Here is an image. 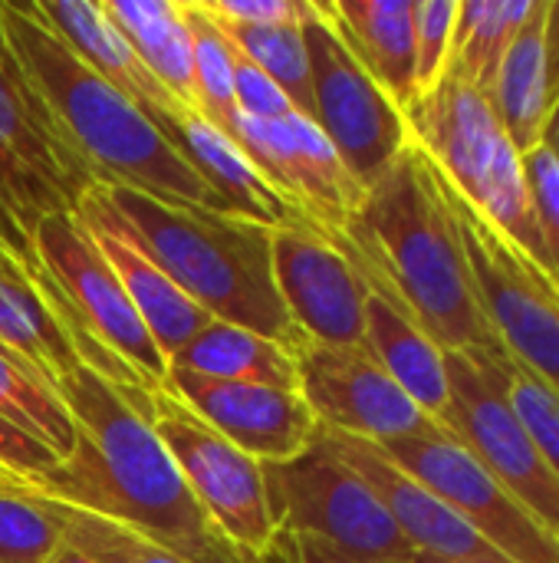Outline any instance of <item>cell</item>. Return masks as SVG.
I'll list each match as a JSON object with an SVG mask.
<instances>
[{
	"label": "cell",
	"instance_id": "1",
	"mask_svg": "<svg viewBox=\"0 0 559 563\" xmlns=\"http://www.w3.org/2000/svg\"><path fill=\"white\" fill-rule=\"evenodd\" d=\"M148 396L76 366L63 386L76 442L30 492L115 521L185 563H264L241 551L191 495L148 419Z\"/></svg>",
	"mask_w": 559,
	"mask_h": 563
},
{
	"label": "cell",
	"instance_id": "2",
	"mask_svg": "<svg viewBox=\"0 0 559 563\" xmlns=\"http://www.w3.org/2000/svg\"><path fill=\"white\" fill-rule=\"evenodd\" d=\"M339 238L359 274L392 294L445 353L507 356L481 310L445 178L415 142L362 191Z\"/></svg>",
	"mask_w": 559,
	"mask_h": 563
},
{
	"label": "cell",
	"instance_id": "3",
	"mask_svg": "<svg viewBox=\"0 0 559 563\" xmlns=\"http://www.w3.org/2000/svg\"><path fill=\"white\" fill-rule=\"evenodd\" d=\"M3 26L16 69L49 106L59 129L102 185L132 188L165 205L227 211L152 119L79 63L36 16L30 0H3Z\"/></svg>",
	"mask_w": 559,
	"mask_h": 563
},
{
	"label": "cell",
	"instance_id": "4",
	"mask_svg": "<svg viewBox=\"0 0 559 563\" xmlns=\"http://www.w3.org/2000/svg\"><path fill=\"white\" fill-rule=\"evenodd\" d=\"M102 198L119 231L211 320L244 327L287 350L306 340L273 280L277 228L231 211L165 205L119 185H102Z\"/></svg>",
	"mask_w": 559,
	"mask_h": 563
},
{
	"label": "cell",
	"instance_id": "5",
	"mask_svg": "<svg viewBox=\"0 0 559 563\" xmlns=\"http://www.w3.org/2000/svg\"><path fill=\"white\" fill-rule=\"evenodd\" d=\"M405 125L455 195L547 271V251L530 211L524 155L511 142L491 96L445 69V76L405 109Z\"/></svg>",
	"mask_w": 559,
	"mask_h": 563
},
{
	"label": "cell",
	"instance_id": "6",
	"mask_svg": "<svg viewBox=\"0 0 559 563\" xmlns=\"http://www.w3.org/2000/svg\"><path fill=\"white\" fill-rule=\"evenodd\" d=\"M36 251L63 294L76 327L72 346L92 373L115 386L158 393L168 379V360L135 313L112 264L99 251L79 214H53L36 228Z\"/></svg>",
	"mask_w": 559,
	"mask_h": 563
},
{
	"label": "cell",
	"instance_id": "7",
	"mask_svg": "<svg viewBox=\"0 0 559 563\" xmlns=\"http://www.w3.org/2000/svg\"><path fill=\"white\" fill-rule=\"evenodd\" d=\"M264 495L277 534L320 538L366 563H412L415 548L402 538L379 495L320 435L290 462H267Z\"/></svg>",
	"mask_w": 559,
	"mask_h": 563
},
{
	"label": "cell",
	"instance_id": "8",
	"mask_svg": "<svg viewBox=\"0 0 559 563\" xmlns=\"http://www.w3.org/2000/svg\"><path fill=\"white\" fill-rule=\"evenodd\" d=\"M445 191L481 310L497 343L559 396V284L455 195L448 181Z\"/></svg>",
	"mask_w": 559,
	"mask_h": 563
},
{
	"label": "cell",
	"instance_id": "9",
	"mask_svg": "<svg viewBox=\"0 0 559 563\" xmlns=\"http://www.w3.org/2000/svg\"><path fill=\"white\" fill-rule=\"evenodd\" d=\"M303 43L310 59L313 122L366 191L412 142L405 112L343 43L323 0H306Z\"/></svg>",
	"mask_w": 559,
	"mask_h": 563
},
{
	"label": "cell",
	"instance_id": "10",
	"mask_svg": "<svg viewBox=\"0 0 559 563\" xmlns=\"http://www.w3.org/2000/svg\"><path fill=\"white\" fill-rule=\"evenodd\" d=\"M504 356L445 353L448 416L445 429L554 534L559 538V478L534 449L511 409Z\"/></svg>",
	"mask_w": 559,
	"mask_h": 563
},
{
	"label": "cell",
	"instance_id": "11",
	"mask_svg": "<svg viewBox=\"0 0 559 563\" xmlns=\"http://www.w3.org/2000/svg\"><path fill=\"white\" fill-rule=\"evenodd\" d=\"M99 175L66 139L40 92L10 59L0 66V198L36 234L43 218L76 214Z\"/></svg>",
	"mask_w": 559,
	"mask_h": 563
},
{
	"label": "cell",
	"instance_id": "12",
	"mask_svg": "<svg viewBox=\"0 0 559 563\" xmlns=\"http://www.w3.org/2000/svg\"><path fill=\"white\" fill-rule=\"evenodd\" d=\"M148 419L208 518L227 541L264 561L277 531L267 511L260 462L234 449L165 386L148 396Z\"/></svg>",
	"mask_w": 559,
	"mask_h": 563
},
{
	"label": "cell",
	"instance_id": "13",
	"mask_svg": "<svg viewBox=\"0 0 559 563\" xmlns=\"http://www.w3.org/2000/svg\"><path fill=\"white\" fill-rule=\"evenodd\" d=\"M379 449L435 498H441L507 561L559 563V538H554L448 429L395 439Z\"/></svg>",
	"mask_w": 559,
	"mask_h": 563
},
{
	"label": "cell",
	"instance_id": "14",
	"mask_svg": "<svg viewBox=\"0 0 559 563\" xmlns=\"http://www.w3.org/2000/svg\"><path fill=\"white\" fill-rule=\"evenodd\" d=\"M290 353L297 366V393L323 429L376 445L445 429L409 399L366 346L303 340Z\"/></svg>",
	"mask_w": 559,
	"mask_h": 563
},
{
	"label": "cell",
	"instance_id": "15",
	"mask_svg": "<svg viewBox=\"0 0 559 563\" xmlns=\"http://www.w3.org/2000/svg\"><path fill=\"white\" fill-rule=\"evenodd\" d=\"M231 139L310 228L323 234L346 231L362 201V188L313 119L300 112L273 122L237 115Z\"/></svg>",
	"mask_w": 559,
	"mask_h": 563
},
{
	"label": "cell",
	"instance_id": "16",
	"mask_svg": "<svg viewBox=\"0 0 559 563\" xmlns=\"http://www.w3.org/2000/svg\"><path fill=\"white\" fill-rule=\"evenodd\" d=\"M273 280L297 330L326 346H366V280L339 234L273 231Z\"/></svg>",
	"mask_w": 559,
	"mask_h": 563
},
{
	"label": "cell",
	"instance_id": "17",
	"mask_svg": "<svg viewBox=\"0 0 559 563\" xmlns=\"http://www.w3.org/2000/svg\"><path fill=\"white\" fill-rule=\"evenodd\" d=\"M165 389L260 465L297 459L316 435V419L293 389L204 379L181 369H168Z\"/></svg>",
	"mask_w": 559,
	"mask_h": 563
},
{
	"label": "cell",
	"instance_id": "18",
	"mask_svg": "<svg viewBox=\"0 0 559 563\" xmlns=\"http://www.w3.org/2000/svg\"><path fill=\"white\" fill-rule=\"evenodd\" d=\"M316 435L379 495L385 511L392 515L402 538L415 548V554H428L451 563H514L497 548H491L468 521H461L441 498H435L422 482L402 472L376 442L343 435L316 426Z\"/></svg>",
	"mask_w": 559,
	"mask_h": 563
},
{
	"label": "cell",
	"instance_id": "19",
	"mask_svg": "<svg viewBox=\"0 0 559 563\" xmlns=\"http://www.w3.org/2000/svg\"><path fill=\"white\" fill-rule=\"evenodd\" d=\"M30 3L36 16L76 53V59L86 63L99 79L115 86L132 106H138L158 132H165L175 119L188 112L135 56V49L105 16L99 0H30Z\"/></svg>",
	"mask_w": 559,
	"mask_h": 563
},
{
	"label": "cell",
	"instance_id": "20",
	"mask_svg": "<svg viewBox=\"0 0 559 563\" xmlns=\"http://www.w3.org/2000/svg\"><path fill=\"white\" fill-rule=\"evenodd\" d=\"M76 214L82 218V224L92 231L99 251L105 254V261L112 264L119 284L125 287L135 313L142 317L145 330L152 333L155 346L161 350V356L171 363V356L188 343L194 340L208 323L211 317L194 303L188 300L122 231L119 224L112 221L109 214V205L102 198V185H96L92 191L82 195Z\"/></svg>",
	"mask_w": 559,
	"mask_h": 563
},
{
	"label": "cell",
	"instance_id": "21",
	"mask_svg": "<svg viewBox=\"0 0 559 563\" xmlns=\"http://www.w3.org/2000/svg\"><path fill=\"white\" fill-rule=\"evenodd\" d=\"M161 135L208 181V188L221 198V205L231 214H244L267 228H310L300 218V211L257 172L247 152L204 115L185 112Z\"/></svg>",
	"mask_w": 559,
	"mask_h": 563
},
{
	"label": "cell",
	"instance_id": "22",
	"mask_svg": "<svg viewBox=\"0 0 559 563\" xmlns=\"http://www.w3.org/2000/svg\"><path fill=\"white\" fill-rule=\"evenodd\" d=\"M366 280V277H362ZM366 350L438 426L448 416L445 350L402 310V303L366 280Z\"/></svg>",
	"mask_w": 559,
	"mask_h": 563
},
{
	"label": "cell",
	"instance_id": "23",
	"mask_svg": "<svg viewBox=\"0 0 559 563\" xmlns=\"http://www.w3.org/2000/svg\"><path fill=\"white\" fill-rule=\"evenodd\" d=\"M323 7L353 56L405 112L418 99L412 0H323Z\"/></svg>",
	"mask_w": 559,
	"mask_h": 563
},
{
	"label": "cell",
	"instance_id": "24",
	"mask_svg": "<svg viewBox=\"0 0 559 563\" xmlns=\"http://www.w3.org/2000/svg\"><path fill=\"white\" fill-rule=\"evenodd\" d=\"M105 16L128 40L148 73L168 89V96L201 115L194 82V46L181 13V0H105Z\"/></svg>",
	"mask_w": 559,
	"mask_h": 563
},
{
	"label": "cell",
	"instance_id": "25",
	"mask_svg": "<svg viewBox=\"0 0 559 563\" xmlns=\"http://www.w3.org/2000/svg\"><path fill=\"white\" fill-rule=\"evenodd\" d=\"M544 20L547 0L534 3V13L514 36L511 49L501 59V69L491 82V106L501 115L511 142L524 155L540 145L547 115L554 109L550 73H547V46H544Z\"/></svg>",
	"mask_w": 559,
	"mask_h": 563
},
{
	"label": "cell",
	"instance_id": "26",
	"mask_svg": "<svg viewBox=\"0 0 559 563\" xmlns=\"http://www.w3.org/2000/svg\"><path fill=\"white\" fill-rule=\"evenodd\" d=\"M168 369L194 373L204 379L257 383L297 393V366L287 346L221 320H211L194 340H188L171 356Z\"/></svg>",
	"mask_w": 559,
	"mask_h": 563
},
{
	"label": "cell",
	"instance_id": "27",
	"mask_svg": "<svg viewBox=\"0 0 559 563\" xmlns=\"http://www.w3.org/2000/svg\"><path fill=\"white\" fill-rule=\"evenodd\" d=\"M0 346L23 360L56 393L82 363L56 310L7 271H0Z\"/></svg>",
	"mask_w": 559,
	"mask_h": 563
},
{
	"label": "cell",
	"instance_id": "28",
	"mask_svg": "<svg viewBox=\"0 0 559 563\" xmlns=\"http://www.w3.org/2000/svg\"><path fill=\"white\" fill-rule=\"evenodd\" d=\"M537 0H458L448 69L491 92L504 53L534 13Z\"/></svg>",
	"mask_w": 559,
	"mask_h": 563
},
{
	"label": "cell",
	"instance_id": "29",
	"mask_svg": "<svg viewBox=\"0 0 559 563\" xmlns=\"http://www.w3.org/2000/svg\"><path fill=\"white\" fill-rule=\"evenodd\" d=\"M0 416L46 445L59 462L72 452L76 426L59 399L56 389H49L23 360H16L10 350L0 346Z\"/></svg>",
	"mask_w": 559,
	"mask_h": 563
},
{
	"label": "cell",
	"instance_id": "30",
	"mask_svg": "<svg viewBox=\"0 0 559 563\" xmlns=\"http://www.w3.org/2000/svg\"><path fill=\"white\" fill-rule=\"evenodd\" d=\"M208 13V10H204ZM214 20V16H211ZM224 40L241 53L247 63L264 69L293 102V109L313 119V89H310V59L303 43V20L300 23H277V26H244L214 20Z\"/></svg>",
	"mask_w": 559,
	"mask_h": 563
},
{
	"label": "cell",
	"instance_id": "31",
	"mask_svg": "<svg viewBox=\"0 0 559 563\" xmlns=\"http://www.w3.org/2000/svg\"><path fill=\"white\" fill-rule=\"evenodd\" d=\"M181 13H185V23L191 30V46H194V82H198L201 115L231 135L234 119H237L234 49L198 0H181Z\"/></svg>",
	"mask_w": 559,
	"mask_h": 563
},
{
	"label": "cell",
	"instance_id": "32",
	"mask_svg": "<svg viewBox=\"0 0 559 563\" xmlns=\"http://www.w3.org/2000/svg\"><path fill=\"white\" fill-rule=\"evenodd\" d=\"M63 538L46 498L30 488H0V563H46Z\"/></svg>",
	"mask_w": 559,
	"mask_h": 563
},
{
	"label": "cell",
	"instance_id": "33",
	"mask_svg": "<svg viewBox=\"0 0 559 563\" xmlns=\"http://www.w3.org/2000/svg\"><path fill=\"white\" fill-rule=\"evenodd\" d=\"M46 505L56 515V521L63 528V538L72 541L79 551H86L96 563H185L178 561L175 554L155 548L152 541L138 538L135 531L115 525V521H105L99 515L59 505L53 498H46Z\"/></svg>",
	"mask_w": 559,
	"mask_h": 563
},
{
	"label": "cell",
	"instance_id": "34",
	"mask_svg": "<svg viewBox=\"0 0 559 563\" xmlns=\"http://www.w3.org/2000/svg\"><path fill=\"white\" fill-rule=\"evenodd\" d=\"M501 369H504L511 409L517 412L521 426L527 429L534 449L544 455V462L559 478V396L544 379H537L530 369H524L511 356L501 360Z\"/></svg>",
	"mask_w": 559,
	"mask_h": 563
},
{
	"label": "cell",
	"instance_id": "35",
	"mask_svg": "<svg viewBox=\"0 0 559 563\" xmlns=\"http://www.w3.org/2000/svg\"><path fill=\"white\" fill-rule=\"evenodd\" d=\"M455 16H458V0H412L418 96L428 92L448 69L451 43H455Z\"/></svg>",
	"mask_w": 559,
	"mask_h": 563
},
{
	"label": "cell",
	"instance_id": "36",
	"mask_svg": "<svg viewBox=\"0 0 559 563\" xmlns=\"http://www.w3.org/2000/svg\"><path fill=\"white\" fill-rule=\"evenodd\" d=\"M524 178L534 224L547 251V271L559 284V165L544 142L524 152Z\"/></svg>",
	"mask_w": 559,
	"mask_h": 563
},
{
	"label": "cell",
	"instance_id": "37",
	"mask_svg": "<svg viewBox=\"0 0 559 563\" xmlns=\"http://www.w3.org/2000/svg\"><path fill=\"white\" fill-rule=\"evenodd\" d=\"M234 106H237V115L260 119V122H273V119L297 112L287 92L264 69L247 63L241 53H234Z\"/></svg>",
	"mask_w": 559,
	"mask_h": 563
},
{
	"label": "cell",
	"instance_id": "38",
	"mask_svg": "<svg viewBox=\"0 0 559 563\" xmlns=\"http://www.w3.org/2000/svg\"><path fill=\"white\" fill-rule=\"evenodd\" d=\"M56 465L59 459L46 445H40L36 439H30L26 432H20L0 416V472H7L23 488H30L36 478H43Z\"/></svg>",
	"mask_w": 559,
	"mask_h": 563
},
{
	"label": "cell",
	"instance_id": "39",
	"mask_svg": "<svg viewBox=\"0 0 559 563\" xmlns=\"http://www.w3.org/2000/svg\"><path fill=\"white\" fill-rule=\"evenodd\" d=\"M208 16L224 23L244 26H277V23H300L306 0H198Z\"/></svg>",
	"mask_w": 559,
	"mask_h": 563
},
{
	"label": "cell",
	"instance_id": "40",
	"mask_svg": "<svg viewBox=\"0 0 559 563\" xmlns=\"http://www.w3.org/2000/svg\"><path fill=\"white\" fill-rule=\"evenodd\" d=\"M283 538L290 541L297 563H366L349 558V554H343V551H336L333 544H326V541H320V538H306V534H300V538L283 534Z\"/></svg>",
	"mask_w": 559,
	"mask_h": 563
},
{
	"label": "cell",
	"instance_id": "41",
	"mask_svg": "<svg viewBox=\"0 0 559 563\" xmlns=\"http://www.w3.org/2000/svg\"><path fill=\"white\" fill-rule=\"evenodd\" d=\"M544 46H547V73H550V92L559 96V0H547V20H544Z\"/></svg>",
	"mask_w": 559,
	"mask_h": 563
},
{
	"label": "cell",
	"instance_id": "42",
	"mask_svg": "<svg viewBox=\"0 0 559 563\" xmlns=\"http://www.w3.org/2000/svg\"><path fill=\"white\" fill-rule=\"evenodd\" d=\"M46 563H96L86 551H79L72 541H66V538H59V544H56V551L49 554V561Z\"/></svg>",
	"mask_w": 559,
	"mask_h": 563
},
{
	"label": "cell",
	"instance_id": "43",
	"mask_svg": "<svg viewBox=\"0 0 559 563\" xmlns=\"http://www.w3.org/2000/svg\"><path fill=\"white\" fill-rule=\"evenodd\" d=\"M540 142L550 148V155L557 158V165H559V96L554 99V109H550V115H547V125H544Z\"/></svg>",
	"mask_w": 559,
	"mask_h": 563
},
{
	"label": "cell",
	"instance_id": "44",
	"mask_svg": "<svg viewBox=\"0 0 559 563\" xmlns=\"http://www.w3.org/2000/svg\"><path fill=\"white\" fill-rule=\"evenodd\" d=\"M10 56V43H7V26H3V0H0V66H7Z\"/></svg>",
	"mask_w": 559,
	"mask_h": 563
},
{
	"label": "cell",
	"instance_id": "45",
	"mask_svg": "<svg viewBox=\"0 0 559 563\" xmlns=\"http://www.w3.org/2000/svg\"><path fill=\"white\" fill-rule=\"evenodd\" d=\"M0 488H23V485L16 478H10L7 472H0Z\"/></svg>",
	"mask_w": 559,
	"mask_h": 563
},
{
	"label": "cell",
	"instance_id": "46",
	"mask_svg": "<svg viewBox=\"0 0 559 563\" xmlns=\"http://www.w3.org/2000/svg\"><path fill=\"white\" fill-rule=\"evenodd\" d=\"M412 563H451V561H438V558H428V554H415Z\"/></svg>",
	"mask_w": 559,
	"mask_h": 563
}]
</instances>
